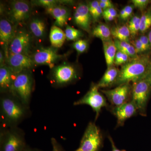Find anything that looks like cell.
Masks as SVG:
<instances>
[{"instance_id": "cell-1", "label": "cell", "mask_w": 151, "mask_h": 151, "mask_svg": "<svg viewBox=\"0 0 151 151\" xmlns=\"http://www.w3.org/2000/svg\"><path fill=\"white\" fill-rule=\"evenodd\" d=\"M29 107L10 92L2 94L0 98L1 128L17 127L29 116Z\"/></svg>"}, {"instance_id": "cell-2", "label": "cell", "mask_w": 151, "mask_h": 151, "mask_svg": "<svg viewBox=\"0 0 151 151\" xmlns=\"http://www.w3.org/2000/svg\"><path fill=\"white\" fill-rule=\"evenodd\" d=\"M151 71V56L144 54L131 59L119 70L116 85L137 82L147 78Z\"/></svg>"}, {"instance_id": "cell-3", "label": "cell", "mask_w": 151, "mask_h": 151, "mask_svg": "<svg viewBox=\"0 0 151 151\" xmlns=\"http://www.w3.org/2000/svg\"><path fill=\"white\" fill-rule=\"evenodd\" d=\"M34 86V79L30 70H23L16 74L10 93L29 107Z\"/></svg>"}, {"instance_id": "cell-4", "label": "cell", "mask_w": 151, "mask_h": 151, "mask_svg": "<svg viewBox=\"0 0 151 151\" xmlns=\"http://www.w3.org/2000/svg\"><path fill=\"white\" fill-rule=\"evenodd\" d=\"M79 72L75 65L64 62L51 68L49 79L52 86L62 87L76 82L79 78Z\"/></svg>"}, {"instance_id": "cell-5", "label": "cell", "mask_w": 151, "mask_h": 151, "mask_svg": "<svg viewBox=\"0 0 151 151\" xmlns=\"http://www.w3.org/2000/svg\"><path fill=\"white\" fill-rule=\"evenodd\" d=\"M27 146L24 132L18 127L1 128L0 151H23Z\"/></svg>"}, {"instance_id": "cell-6", "label": "cell", "mask_w": 151, "mask_h": 151, "mask_svg": "<svg viewBox=\"0 0 151 151\" xmlns=\"http://www.w3.org/2000/svg\"><path fill=\"white\" fill-rule=\"evenodd\" d=\"M103 136L96 124L90 122L84 132L80 145L75 151H100L103 145Z\"/></svg>"}, {"instance_id": "cell-7", "label": "cell", "mask_w": 151, "mask_h": 151, "mask_svg": "<svg viewBox=\"0 0 151 151\" xmlns=\"http://www.w3.org/2000/svg\"><path fill=\"white\" fill-rule=\"evenodd\" d=\"M151 92V86L147 78L133 83L132 101L141 116H147V107Z\"/></svg>"}, {"instance_id": "cell-8", "label": "cell", "mask_w": 151, "mask_h": 151, "mask_svg": "<svg viewBox=\"0 0 151 151\" xmlns=\"http://www.w3.org/2000/svg\"><path fill=\"white\" fill-rule=\"evenodd\" d=\"M97 84L92 83L89 91L83 97L73 103V105H89L96 114L95 121L98 119L102 108H108L106 98L99 91Z\"/></svg>"}, {"instance_id": "cell-9", "label": "cell", "mask_w": 151, "mask_h": 151, "mask_svg": "<svg viewBox=\"0 0 151 151\" xmlns=\"http://www.w3.org/2000/svg\"><path fill=\"white\" fill-rule=\"evenodd\" d=\"M32 36L29 31L25 29L17 28L15 35L9 46V55L23 54L30 56Z\"/></svg>"}, {"instance_id": "cell-10", "label": "cell", "mask_w": 151, "mask_h": 151, "mask_svg": "<svg viewBox=\"0 0 151 151\" xmlns=\"http://www.w3.org/2000/svg\"><path fill=\"white\" fill-rule=\"evenodd\" d=\"M31 12V4L25 1L11 2L7 11L8 20L17 27L29 18Z\"/></svg>"}, {"instance_id": "cell-11", "label": "cell", "mask_w": 151, "mask_h": 151, "mask_svg": "<svg viewBox=\"0 0 151 151\" xmlns=\"http://www.w3.org/2000/svg\"><path fill=\"white\" fill-rule=\"evenodd\" d=\"M54 47H41L36 50L31 55L35 65H46L50 69L54 67L55 63L64 58L66 54H59Z\"/></svg>"}, {"instance_id": "cell-12", "label": "cell", "mask_w": 151, "mask_h": 151, "mask_svg": "<svg viewBox=\"0 0 151 151\" xmlns=\"http://www.w3.org/2000/svg\"><path fill=\"white\" fill-rule=\"evenodd\" d=\"M112 107H117L130 102L132 98V86L127 83L110 90H101Z\"/></svg>"}, {"instance_id": "cell-13", "label": "cell", "mask_w": 151, "mask_h": 151, "mask_svg": "<svg viewBox=\"0 0 151 151\" xmlns=\"http://www.w3.org/2000/svg\"><path fill=\"white\" fill-rule=\"evenodd\" d=\"M6 64L15 74L23 70H30L35 65L31 56L23 54L9 55L6 60Z\"/></svg>"}, {"instance_id": "cell-14", "label": "cell", "mask_w": 151, "mask_h": 151, "mask_svg": "<svg viewBox=\"0 0 151 151\" xmlns=\"http://www.w3.org/2000/svg\"><path fill=\"white\" fill-rule=\"evenodd\" d=\"M17 27L7 19L0 20V43L5 52L6 60L9 56V46L13 39Z\"/></svg>"}, {"instance_id": "cell-15", "label": "cell", "mask_w": 151, "mask_h": 151, "mask_svg": "<svg viewBox=\"0 0 151 151\" xmlns=\"http://www.w3.org/2000/svg\"><path fill=\"white\" fill-rule=\"evenodd\" d=\"M109 109L117 119L116 128L124 126L127 120L136 116L138 113L137 107L131 101L117 107L111 106L109 107Z\"/></svg>"}, {"instance_id": "cell-16", "label": "cell", "mask_w": 151, "mask_h": 151, "mask_svg": "<svg viewBox=\"0 0 151 151\" xmlns=\"http://www.w3.org/2000/svg\"><path fill=\"white\" fill-rule=\"evenodd\" d=\"M92 19L88 4L84 3L79 4L73 14V21L75 24L81 29L89 32Z\"/></svg>"}, {"instance_id": "cell-17", "label": "cell", "mask_w": 151, "mask_h": 151, "mask_svg": "<svg viewBox=\"0 0 151 151\" xmlns=\"http://www.w3.org/2000/svg\"><path fill=\"white\" fill-rule=\"evenodd\" d=\"M45 12L55 19L54 25L59 27L67 25L70 12L69 9L65 6L58 5L46 8Z\"/></svg>"}, {"instance_id": "cell-18", "label": "cell", "mask_w": 151, "mask_h": 151, "mask_svg": "<svg viewBox=\"0 0 151 151\" xmlns=\"http://www.w3.org/2000/svg\"><path fill=\"white\" fill-rule=\"evenodd\" d=\"M15 74L10 68L6 65L0 67V91L1 94L10 92Z\"/></svg>"}, {"instance_id": "cell-19", "label": "cell", "mask_w": 151, "mask_h": 151, "mask_svg": "<svg viewBox=\"0 0 151 151\" xmlns=\"http://www.w3.org/2000/svg\"><path fill=\"white\" fill-rule=\"evenodd\" d=\"M29 32L32 36L37 39H42L46 35L47 25L43 19L35 17L30 20Z\"/></svg>"}, {"instance_id": "cell-20", "label": "cell", "mask_w": 151, "mask_h": 151, "mask_svg": "<svg viewBox=\"0 0 151 151\" xmlns=\"http://www.w3.org/2000/svg\"><path fill=\"white\" fill-rule=\"evenodd\" d=\"M119 70L114 66L108 68L103 77L97 84L100 88L110 87L113 85H116L117 79L119 77Z\"/></svg>"}, {"instance_id": "cell-21", "label": "cell", "mask_w": 151, "mask_h": 151, "mask_svg": "<svg viewBox=\"0 0 151 151\" xmlns=\"http://www.w3.org/2000/svg\"><path fill=\"white\" fill-rule=\"evenodd\" d=\"M102 41L107 66L108 68L112 67L114 64V60L118 49L115 42L111 39Z\"/></svg>"}, {"instance_id": "cell-22", "label": "cell", "mask_w": 151, "mask_h": 151, "mask_svg": "<svg viewBox=\"0 0 151 151\" xmlns=\"http://www.w3.org/2000/svg\"><path fill=\"white\" fill-rule=\"evenodd\" d=\"M49 37L52 47L56 48L61 47L66 39L65 32L55 25L50 29Z\"/></svg>"}, {"instance_id": "cell-23", "label": "cell", "mask_w": 151, "mask_h": 151, "mask_svg": "<svg viewBox=\"0 0 151 151\" xmlns=\"http://www.w3.org/2000/svg\"><path fill=\"white\" fill-rule=\"evenodd\" d=\"M111 35L116 40L130 42L131 36L129 30L126 25L120 26L111 29Z\"/></svg>"}, {"instance_id": "cell-24", "label": "cell", "mask_w": 151, "mask_h": 151, "mask_svg": "<svg viewBox=\"0 0 151 151\" xmlns=\"http://www.w3.org/2000/svg\"><path fill=\"white\" fill-rule=\"evenodd\" d=\"M33 5L41 6L45 9L58 5L73 4V1L70 0H36L31 2Z\"/></svg>"}, {"instance_id": "cell-25", "label": "cell", "mask_w": 151, "mask_h": 151, "mask_svg": "<svg viewBox=\"0 0 151 151\" xmlns=\"http://www.w3.org/2000/svg\"><path fill=\"white\" fill-rule=\"evenodd\" d=\"M118 50L126 53L131 59L136 58L138 56L136 50L132 44L127 42L115 40L114 41Z\"/></svg>"}, {"instance_id": "cell-26", "label": "cell", "mask_w": 151, "mask_h": 151, "mask_svg": "<svg viewBox=\"0 0 151 151\" xmlns=\"http://www.w3.org/2000/svg\"><path fill=\"white\" fill-rule=\"evenodd\" d=\"M92 35L102 41L111 39L112 36L111 29L107 25L104 24H100L95 27L92 30Z\"/></svg>"}, {"instance_id": "cell-27", "label": "cell", "mask_w": 151, "mask_h": 151, "mask_svg": "<svg viewBox=\"0 0 151 151\" xmlns=\"http://www.w3.org/2000/svg\"><path fill=\"white\" fill-rule=\"evenodd\" d=\"M151 28V7L140 17L139 32L144 34Z\"/></svg>"}, {"instance_id": "cell-28", "label": "cell", "mask_w": 151, "mask_h": 151, "mask_svg": "<svg viewBox=\"0 0 151 151\" xmlns=\"http://www.w3.org/2000/svg\"><path fill=\"white\" fill-rule=\"evenodd\" d=\"M65 37L67 40L77 41L82 37L83 34L82 32L79 30L76 29L69 25H66L65 30Z\"/></svg>"}, {"instance_id": "cell-29", "label": "cell", "mask_w": 151, "mask_h": 151, "mask_svg": "<svg viewBox=\"0 0 151 151\" xmlns=\"http://www.w3.org/2000/svg\"><path fill=\"white\" fill-rule=\"evenodd\" d=\"M140 26V17L134 16L129 22L128 26L130 34L132 37H135L139 32Z\"/></svg>"}, {"instance_id": "cell-30", "label": "cell", "mask_w": 151, "mask_h": 151, "mask_svg": "<svg viewBox=\"0 0 151 151\" xmlns=\"http://www.w3.org/2000/svg\"><path fill=\"white\" fill-rule=\"evenodd\" d=\"M72 46L78 54L84 53L89 47L88 41L85 40L79 39L73 42Z\"/></svg>"}, {"instance_id": "cell-31", "label": "cell", "mask_w": 151, "mask_h": 151, "mask_svg": "<svg viewBox=\"0 0 151 151\" xmlns=\"http://www.w3.org/2000/svg\"><path fill=\"white\" fill-rule=\"evenodd\" d=\"M129 55L122 52L118 50L114 60V64L116 65H122L126 64L130 60Z\"/></svg>"}, {"instance_id": "cell-32", "label": "cell", "mask_w": 151, "mask_h": 151, "mask_svg": "<svg viewBox=\"0 0 151 151\" xmlns=\"http://www.w3.org/2000/svg\"><path fill=\"white\" fill-rule=\"evenodd\" d=\"M118 15L116 9L113 7L110 8L103 11V16L106 21H111L115 19Z\"/></svg>"}, {"instance_id": "cell-33", "label": "cell", "mask_w": 151, "mask_h": 151, "mask_svg": "<svg viewBox=\"0 0 151 151\" xmlns=\"http://www.w3.org/2000/svg\"><path fill=\"white\" fill-rule=\"evenodd\" d=\"M131 2L134 6L141 10L145 9L150 3V1L149 0H132Z\"/></svg>"}, {"instance_id": "cell-34", "label": "cell", "mask_w": 151, "mask_h": 151, "mask_svg": "<svg viewBox=\"0 0 151 151\" xmlns=\"http://www.w3.org/2000/svg\"><path fill=\"white\" fill-rule=\"evenodd\" d=\"M133 46L134 47L136 53L139 55V54L142 55L145 52L146 50L143 46L139 38L135 40L133 42Z\"/></svg>"}, {"instance_id": "cell-35", "label": "cell", "mask_w": 151, "mask_h": 151, "mask_svg": "<svg viewBox=\"0 0 151 151\" xmlns=\"http://www.w3.org/2000/svg\"><path fill=\"white\" fill-rule=\"evenodd\" d=\"M139 38L146 52L151 50V45L147 35H142Z\"/></svg>"}, {"instance_id": "cell-36", "label": "cell", "mask_w": 151, "mask_h": 151, "mask_svg": "<svg viewBox=\"0 0 151 151\" xmlns=\"http://www.w3.org/2000/svg\"><path fill=\"white\" fill-rule=\"evenodd\" d=\"M51 143L52 146V151H65L61 145L58 142L55 138H51Z\"/></svg>"}, {"instance_id": "cell-37", "label": "cell", "mask_w": 151, "mask_h": 151, "mask_svg": "<svg viewBox=\"0 0 151 151\" xmlns=\"http://www.w3.org/2000/svg\"><path fill=\"white\" fill-rule=\"evenodd\" d=\"M99 2L100 7L103 11L110 8L113 7V3L110 0H100Z\"/></svg>"}, {"instance_id": "cell-38", "label": "cell", "mask_w": 151, "mask_h": 151, "mask_svg": "<svg viewBox=\"0 0 151 151\" xmlns=\"http://www.w3.org/2000/svg\"><path fill=\"white\" fill-rule=\"evenodd\" d=\"M88 7L90 14L92 15V14L94 13V12L98 8V7L100 6L99 2L98 1H93L90 2L88 4Z\"/></svg>"}, {"instance_id": "cell-39", "label": "cell", "mask_w": 151, "mask_h": 151, "mask_svg": "<svg viewBox=\"0 0 151 151\" xmlns=\"http://www.w3.org/2000/svg\"><path fill=\"white\" fill-rule=\"evenodd\" d=\"M124 9L125 10V14H124L123 20H126L132 15L133 10H134V6L131 5L127 6L124 7Z\"/></svg>"}, {"instance_id": "cell-40", "label": "cell", "mask_w": 151, "mask_h": 151, "mask_svg": "<svg viewBox=\"0 0 151 151\" xmlns=\"http://www.w3.org/2000/svg\"><path fill=\"white\" fill-rule=\"evenodd\" d=\"M103 10L100 7V6H99L98 8L94 12V13L91 15L93 20L96 22L99 20L102 16H103Z\"/></svg>"}, {"instance_id": "cell-41", "label": "cell", "mask_w": 151, "mask_h": 151, "mask_svg": "<svg viewBox=\"0 0 151 151\" xmlns=\"http://www.w3.org/2000/svg\"><path fill=\"white\" fill-rule=\"evenodd\" d=\"M6 65V57L4 51L2 48L0 51V67Z\"/></svg>"}, {"instance_id": "cell-42", "label": "cell", "mask_w": 151, "mask_h": 151, "mask_svg": "<svg viewBox=\"0 0 151 151\" xmlns=\"http://www.w3.org/2000/svg\"><path fill=\"white\" fill-rule=\"evenodd\" d=\"M108 139H109V141L111 142V146H112V151H126L125 150H119L116 146L115 145V143L113 141V139L111 138L110 135L108 136Z\"/></svg>"}, {"instance_id": "cell-43", "label": "cell", "mask_w": 151, "mask_h": 151, "mask_svg": "<svg viewBox=\"0 0 151 151\" xmlns=\"http://www.w3.org/2000/svg\"><path fill=\"white\" fill-rule=\"evenodd\" d=\"M23 151H41L37 149L32 148L30 147H29L28 146H27L25 148L24 150Z\"/></svg>"}, {"instance_id": "cell-44", "label": "cell", "mask_w": 151, "mask_h": 151, "mask_svg": "<svg viewBox=\"0 0 151 151\" xmlns=\"http://www.w3.org/2000/svg\"><path fill=\"white\" fill-rule=\"evenodd\" d=\"M147 35L148 37L151 47V29L149 30L148 33V35Z\"/></svg>"}, {"instance_id": "cell-45", "label": "cell", "mask_w": 151, "mask_h": 151, "mask_svg": "<svg viewBox=\"0 0 151 151\" xmlns=\"http://www.w3.org/2000/svg\"><path fill=\"white\" fill-rule=\"evenodd\" d=\"M146 78H147V80L148 81L149 83H150V84L151 86V71L150 73L148 76H147V77Z\"/></svg>"}]
</instances>
